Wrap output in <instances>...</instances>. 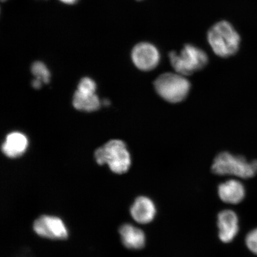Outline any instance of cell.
Listing matches in <instances>:
<instances>
[{"label":"cell","mask_w":257,"mask_h":257,"mask_svg":"<svg viewBox=\"0 0 257 257\" xmlns=\"http://www.w3.org/2000/svg\"><path fill=\"white\" fill-rule=\"evenodd\" d=\"M207 40L213 52L221 58L235 55L241 43L239 34L226 21L218 22L212 26L207 33Z\"/></svg>","instance_id":"1"},{"label":"cell","mask_w":257,"mask_h":257,"mask_svg":"<svg viewBox=\"0 0 257 257\" xmlns=\"http://www.w3.org/2000/svg\"><path fill=\"white\" fill-rule=\"evenodd\" d=\"M95 159L99 165L107 164L111 171L118 175L127 172L131 166V156L123 141L113 140L95 152Z\"/></svg>","instance_id":"2"},{"label":"cell","mask_w":257,"mask_h":257,"mask_svg":"<svg viewBox=\"0 0 257 257\" xmlns=\"http://www.w3.org/2000/svg\"><path fill=\"white\" fill-rule=\"evenodd\" d=\"M211 170L217 175H232L249 179L257 173V160L248 162L243 156L221 152L215 157Z\"/></svg>","instance_id":"3"},{"label":"cell","mask_w":257,"mask_h":257,"mask_svg":"<svg viewBox=\"0 0 257 257\" xmlns=\"http://www.w3.org/2000/svg\"><path fill=\"white\" fill-rule=\"evenodd\" d=\"M169 58L175 71L185 76L200 71L208 63L207 53L201 48L191 44L185 45L179 53L171 51Z\"/></svg>","instance_id":"4"},{"label":"cell","mask_w":257,"mask_h":257,"mask_svg":"<svg viewBox=\"0 0 257 257\" xmlns=\"http://www.w3.org/2000/svg\"><path fill=\"white\" fill-rule=\"evenodd\" d=\"M157 94L170 103L185 100L191 89V83L185 76L179 73H165L154 82Z\"/></svg>","instance_id":"5"},{"label":"cell","mask_w":257,"mask_h":257,"mask_svg":"<svg viewBox=\"0 0 257 257\" xmlns=\"http://www.w3.org/2000/svg\"><path fill=\"white\" fill-rule=\"evenodd\" d=\"M133 62L138 69L149 72L159 65L161 56L160 51L154 44L143 42L133 48L131 53Z\"/></svg>","instance_id":"6"},{"label":"cell","mask_w":257,"mask_h":257,"mask_svg":"<svg viewBox=\"0 0 257 257\" xmlns=\"http://www.w3.org/2000/svg\"><path fill=\"white\" fill-rule=\"evenodd\" d=\"M33 229L38 236L53 240L66 239L68 231L60 218L43 215L35 220Z\"/></svg>","instance_id":"7"},{"label":"cell","mask_w":257,"mask_h":257,"mask_svg":"<svg viewBox=\"0 0 257 257\" xmlns=\"http://www.w3.org/2000/svg\"><path fill=\"white\" fill-rule=\"evenodd\" d=\"M218 237L224 243L232 242L239 231V220L234 212L224 210L220 212L217 216Z\"/></svg>","instance_id":"8"},{"label":"cell","mask_w":257,"mask_h":257,"mask_svg":"<svg viewBox=\"0 0 257 257\" xmlns=\"http://www.w3.org/2000/svg\"><path fill=\"white\" fill-rule=\"evenodd\" d=\"M130 213L138 223L148 224L152 222L155 218L157 208L152 199L146 196H141L136 198L132 205Z\"/></svg>","instance_id":"9"},{"label":"cell","mask_w":257,"mask_h":257,"mask_svg":"<svg viewBox=\"0 0 257 257\" xmlns=\"http://www.w3.org/2000/svg\"><path fill=\"white\" fill-rule=\"evenodd\" d=\"M218 194L225 203L237 204L245 197V189L242 183L237 180L230 179L218 186Z\"/></svg>","instance_id":"10"},{"label":"cell","mask_w":257,"mask_h":257,"mask_svg":"<svg viewBox=\"0 0 257 257\" xmlns=\"http://www.w3.org/2000/svg\"><path fill=\"white\" fill-rule=\"evenodd\" d=\"M121 242L126 248L138 250L144 248L146 237L143 231L131 224L121 225L119 229Z\"/></svg>","instance_id":"11"},{"label":"cell","mask_w":257,"mask_h":257,"mask_svg":"<svg viewBox=\"0 0 257 257\" xmlns=\"http://www.w3.org/2000/svg\"><path fill=\"white\" fill-rule=\"evenodd\" d=\"M28 147L27 137L23 134L15 132L6 137L2 150L3 154L9 158H17L23 155Z\"/></svg>","instance_id":"12"},{"label":"cell","mask_w":257,"mask_h":257,"mask_svg":"<svg viewBox=\"0 0 257 257\" xmlns=\"http://www.w3.org/2000/svg\"><path fill=\"white\" fill-rule=\"evenodd\" d=\"M73 105L77 110L91 112L98 110L100 101L95 94H89L76 90L73 98Z\"/></svg>","instance_id":"13"},{"label":"cell","mask_w":257,"mask_h":257,"mask_svg":"<svg viewBox=\"0 0 257 257\" xmlns=\"http://www.w3.org/2000/svg\"><path fill=\"white\" fill-rule=\"evenodd\" d=\"M31 71L37 79L41 81L48 83L50 81V73L47 67L43 63L36 62L32 64Z\"/></svg>","instance_id":"14"},{"label":"cell","mask_w":257,"mask_h":257,"mask_svg":"<svg viewBox=\"0 0 257 257\" xmlns=\"http://www.w3.org/2000/svg\"><path fill=\"white\" fill-rule=\"evenodd\" d=\"M96 88V83L94 80L89 78H84L80 80L77 90L82 92L95 94Z\"/></svg>","instance_id":"15"},{"label":"cell","mask_w":257,"mask_h":257,"mask_svg":"<svg viewBox=\"0 0 257 257\" xmlns=\"http://www.w3.org/2000/svg\"><path fill=\"white\" fill-rule=\"evenodd\" d=\"M246 244L250 251L257 255V229L248 234L246 237Z\"/></svg>","instance_id":"16"},{"label":"cell","mask_w":257,"mask_h":257,"mask_svg":"<svg viewBox=\"0 0 257 257\" xmlns=\"http://www.w3.org/2000/svg\"><path fill=\"white\" fill-rule=\"evenodd\" d=\"M42 82H43L41 81L40 80L36 79L32 82V86L35 89H39L41 86Z\"/></svg>","instance_id":"17"},{"label":"cell","mask_w":257,"mask_h":257,"mask_svg":"<svg viewBox=\"0 0 257 257\" xmlns=\"http://www.w3.org/2000/svg\"><path fill=\"white\" fill-rule=\"evenodd\" d=\"M61 2L64 3L66 5H73L78 1V0H60Z\"/></svg>","instance_id":"18"},{"label":"cell","mask_w":257,"mask_h":257,"mask_svg":"<svg viewBox=\"0 0 257 257\" xmlns=\"http://www.w3.org/2000/svg\"><path fill=\"white\" fill-rule=\"evenodd\" d=\"M2 2L6 1V0H2Z\"/></svg>","instance_id":"19"},{"label":"cell","mask_w":257,"mask_h":257,"mask_svg":"<svg viewBox=\"0 0 257 257\" xmlns=\"http://www.w3.org/2000/svg\"><path fill=\"white\" fill-rule=\"evenodd\" d=\"M138 1H141V0H138Z\"/></svg>","instance_id":"20"}]
</instances>
